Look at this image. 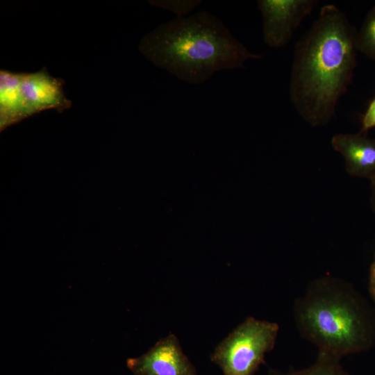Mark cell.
Here are the masks:
<instances>
[{
	"instance_id": "obj_1",
	"label": "cell",
	"mask_w": 375,
	"mask_h": 375,
	"mask_svg": "<svg viewBox=\"0 0 375 375\" xmlns=\"http://www.w3.org/2000/svg\"><path fill=\"white\" fill-rule=\"evenodd\" d=\"M357 31L333 4L296 43L289 83L291 103L309 125L328 124L349 86L356 65Z\"/></svg>"
},
{
	"instance_id": "obj_2",
	"label": "cell",
	"mask_w": 375,
	"mask_h": 375,
	"mask_svg": "<svg viewBox=\"0 0 375 375\" xmlns=\"http://www.w3.org/2000/svg\"><path fill=\"white\" fill-rule=\"evenodd\" d=\"M138 49L156 66L194 85L217 72L244 68L247 60L263 56L249 51L219 19L206 11L158 25L142 37Z\"/></svg>"
},
{
	"instance_id": "obj_3",
	"label": "cell",
	"mask_w": 375,
	"mask_h": 375,
	"mask_svg": "<svg viewBox=\"0 0 375 375\" xmlns=\"http://www.w3.org/2000/svg\"><path fill=\"white\" fill-rule=\"evenodd\" d=\"M292 312L299 335L317 347V356L340 362L374 340L369 311L342 278L329 274L314 278L295 298Z\"/></svg>"
},
{
	"instance_id": "obj_4",
	"label": "cell",
	"mask_w": 375,
	"mask_h": 375,
	"mask_svg": "<svg viewBox=\"0 0 375 375\" xmlns=\"http://www.w3.org/2000/svg\"><path fill=\"white\" fill-rule=\"evenodd\" d=\"M278 331L276 322L247 317L216 345L210 361L223 375H254L274 349Z\"/></svg>"
},
{
	"instance_id": "obj_5",
	"label": "cell",
	"mask_w": 375,
	"mask_h": 375,
	"mask_svg": "<svg viewBox=\"0 0 375 375\" xmlns=\"http://www.w3.org/2000/svg\"><path fill=\"white\" fill-rule=\"evenodd\" d=\"M317 3V0H258L265 43L272 48L285 47Z\"/></svg>"
},
{
	"instance_id": "obj_6",
	"label": "cell",
	"mask_w": 375,
	"mask_h": 375,
	"mask_svg": "<svg viewBox=\"0 0 375 375\" xmlns=\"http://www.w3.org/2000/svg\"><path fill=\"white\" fill-rule=\"evenodd\" d=\"M126 366L134 375H198L172 333L158 340L143 354L128 358Z\"/></svg>"
},
{
	"instance_id": "obj_7",
	"label": "cell",
	"mask_w": 375,
	"mask_h": 375,
	"mask_svg": "<svg viewBox=\"0 0 375 375\" xmlns=\"http://www.w3.org/2000/svg\"><path fill=\"white\" fill-rule=\"evenodd\" d=\"M64 83L45 67L35 72L23 73L21 88L26 117L46 110L62 112L69 109L72 101L65 94Z\"/></svg>"
},
{
	"instance_id": "obj_8",
	"label": "cell",
	"mask_w": 375,
	"mask_h": 375,
	"mask_svg": "<svg viewBox=\"0 0 375 375\" xmlns=\"http://www.w3.org/2000/svg\"><path fill=\"white\" fill-rule=\"evenodd\" d=\"M333 149L343 158L351 176L375 178V139L358 133H338L331 140Z\"/></svg>"
},
{
	"instance_id": "obj_9",
	"label": "cell",
	"mask_w": 375,
	"mask_h": 375,
	"mask_svg": "<svg viewBox=\"0 0 375 375\" xmlns=\"http://www.w3.org/2000/svg\"><path fill=\"white\" fill-rule=\"evenodd\" d=\"M23 73L0 71V126H8L26 117L22 94Z\"/></svg>"
},
{
	"instance_id": "obj_10",
	"label": "cell",
	"mask_w": 375,
	"mask_h": 375,
	"mask_svg": "<svg viewBox=\"0 0 375 375\" xmlns=\"http://www.w3.org/2000/svg\"><path fill=\"white\" fill-rule=\"evenodd\" d=\"M268 375H349L340 361L317 356L314 364L303 369L281 372L269 369Z\"/></svg>"
},
{
	"instance_id": "obj_11",
	"label": "cell",
	"mask_w": 375,
	"mask_h": 375,
	"mask_svg": "<svg viewBox=\"0 0 375 375\" xmlns=\"http://www.w3.org/2000/svg\"><path fill=\"white\" fill-rule=\"evenodd\" d=\"M357 50L375 60V6L367 13L356 33Z\"/></svg>"
},
{
	"instance_id": "obj_12",
	"label": "cell",
	"mask_w": 375,
	"mask_h": 375,
	"mask_svg": "<svg viewBox=\"0 0 375 375\" xmlns=\"http://www.w3.org/2000/svg\"><path fill=\"white\" fill-rule=\"evenodd\" d=\"M150 4L169 10L177 15V18L185 17L194 8L198 6L200 0H160L149 1Z\"/></svg>"
},
{
	"instance_id": "obj_13",
	"label": "cell",
	"mask_w": 375,
	"mask_h": 375,
	"mask_svg": "<svg viewBox=\"0 0 375 375\" xmlns=\"http://www.w3.org/2000/svg\"><path fill=\"white\" fill-rule=\"evenodd\" d=\"M375 127V97L369 104L365 112L362 116L360 133L367 131Z\"/></svg>"
},
{
	"instance_id": "obj_14",
	"label": "cell",
	"mask_w": 375,
	"mask_h": 375,
	"mask_svg": "<svg viewBox=\"0 0 375 375\" xmlns=\"http://www.w3.org/2000/svg\"><path fill=\"white\" fill-rule=\"evenodd\" d=\"M369 285L370 293L375 299V257L370 267Z\"/></svg>"
},
{
	"instance_id": "obj_15",
	"label": "cell",
	"mask_w": 375,
	"mask_h": 375,
	"mask_svg": "<svg viewBox=\"0 0 375 375\" xmlns=\"http://www.w3.org/2000/svg\"><path fill=\"white\" fill-rule=\"evenodd\" d=\"M371 185V195H370V203L372 210L375 213V178L370 181Z\"/></svg>"
}]
</instances>
